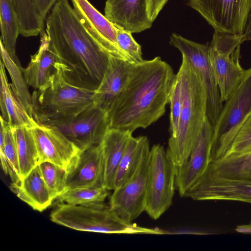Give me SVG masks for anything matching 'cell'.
Segmentation results:
<instances>
[{
	"label": "cell",
	"mask_w": 251,
	"mask_h": 251,
	"mask_svg": "<svg viewBox=\"0 0 251 251\" xmlns=\"http://www.w3.org/2000/svg\"><path fill=\"white\" fill-rule=\"evenodd\" d=\"M176 75L159 56L134 65L126 86L107 112L109 128H145L165 112Z\"/></svg>",
	"instance_id": "cell-2"
},
{
	"label": "cell",
	"mask_w": 251,
	"mask_h": 251,
	"mask_svg": "<svg viewBox=\"0 0 251 251\" xmlns=\"http://www.w3.org/2000/svg\"><path fill=\"white\" fill-rule=\"evenodd\" d=\"M1 60L8 70L12 84L18 97L25 105L28 113L31 115V95L29 94L26 87V83L23 76V68L19 67L11 58L0 41Z\"/></svg>",
	"instance_id": "cell-31"
},
{
	"label": "cell",
	"mask_w": 251,
	"mask_h": 251,
	"mask_svg": "<svg viewBox=\"0 0 251 251\" xmlns=\"http://www.w3.org/2000/svg\"><path fill=\"white\" fill-rule=\"evenodd\" d=\"M170 44L187 58L198 74L205 92L207 118L214 127L224 105L209 60L208 44L198 43L173 33L170 37Z\"/></svg>",
	"instance_id": "cell-9"
},
{
	"label": "cell",
	"mask_w": 251,
	"mask_h": 251,
	"mask_svg": "<svg viewBox=\"0 0 251 251\" xmlns=\"http://www.w3.org/2000/svg\"><path fill=\"white\" fill-rule=\"evenodd\" d=\"M206 173L229 178H251V152L213 159Z\"/></svg>",
	"instance_id": "cell-27"
},
{
	"label": "cell",
	"mask_w": 251,
	"mask_h": 251,
	"mask_svg": "<svg viewBox=\"0 0 251 251\" xmlns=\"http://www.w3.org/2000/svg\"><path fill=\"white\" fill-rule=\"evenodd\" d=\"M40 45L37 51L31 56L28 66L23 70L27 85L42 90L49 86L58 70L56 55L46 30L40 34Z\"/></svg>",
	"instance_id": "cell-18"
},
{
	"label": "cell",
	"mask_w": 251,
	"mask_h": 251,
	"mask_svg": "<svg viewBox=\"0 0 251 251\" xmlns=\"http://www.w3.org/2000/svg\"><path fill=\"white\" fill-rule=\"evenodd\" d=\"M20 24V34L36 36L44 30V20L38 14L31 0H11Z\"/></svg>",
	"instance_id": "cell-28"
},
{
	"label": "cell",
	"mask_w": 251,
	"mask_h": 251,
	"mask_svg": "<svg viewBox=\"0 0 251 251\" xmlns=\"http://www.w3.org/2000/svg\"><path fill=\"white\" fill-rule=\"evenodd\" d=\"M176 167L160 144L150 150L145 210L153 220L171 205L176 187Z\"/></svg>",
	"instance_id": "cell-7"
},
{
	"label": "cell",
	"mask_w": 251,
	"mask_h": 251,
	"mask_svg": "<svg viewBox=\"0 0 251 251\" xmlns=\"http://www.w3.org/2000/svg\"><path fill=\"white\" fill-rule=\"evenodd\" d=\"M20 185L30 201V206L42 212L54 201L40 172L38 165L20 181Z\"/></svg>",
	"instance_id": "cell-26"
},
{
	"label": "cell",
	"mask_w": 251,
	"mask_h": 251,
	"mask_svg": "<svg viewBox=\"0 0 251 251\" xmlns=\"http://www.w3.org/2000/svg\"><path fill=\"white\" fill-rule=\"evenodd\" d=\"M103 174L101 144L80 150L65 170L64 191L103 185Z\"/></svg>",
	"instance_id": "cell-15"
},
{
	"label": "cell",
	"mask_w": 251,
	"mask_h": 251,
	"mask_svg": "<svg viewBox=\"0 0 251 251\" xmlns=\"http://www.w3.org/2000/svg\"><path fill=\"white\" fill-rule=\"evenodd\" d=\"M182 57L176 75L181 83L182 106L176 135L169 138L166 150L176 167L183 166L188 160L207 118L206 97L202 82L187 58Z\"/></svg>",
	"instance_id": "cell-3"
},
{
	"label": "cell",
	"mask_w": 251,
	"mask_h": 251,
	"mask_svg": "<svg viewBox=\"0 0 251 251\" xmlns=\"http://www.w3.org/2000/svg\"><path fill=\"white\" fill-rule=\"evenodd\" d=\"M104 16L132 33H139L150 28L146 0H107Z\"/></svg>",
	"instance_id": "cell-20"
},
{
	"label": "cell",
	"mask_w": 251,
	"mask_h": 251,
	"mask_svg": "<svg viewBox=\"0 0 251 251\" xmlns=\"http://www.w3.org/2000/svg\"><path fill=\"white\" fill-rule=\"evenodd\" d=\"M150 149L145 153L132 176L115 189L109 206L122 219L132 222L145 210Z\"/></svg>",
	"instance_id": "cell-12"
},
{
	"label": "cell",
	"mask_w": 251,
	"mask_h": 251,
	"mask_svg": "<svg viewBox=\"0 0 251 251\" xmlns=\"http://www.w3.org/2000/svg\"><path fill=\"white\" fill-rule=\"evenodd\" d=\"M31 129L37 149L39 164L48 161L65 171L80 151L79 148L53 126L38 124Z\"/></svg>",
	"instance_id": "cell-16"
},
{
	"label": "cell",
	"mask_w": 251,
	"mask_h": 251,
	"mask_svg": "<svg viewBox=\"0 0 251 251\" xmlns=\"http://www.w3.org/2000/svg\"><path fill=\"white\" fill-rule=\"evenodd\" d=\"M4 123L5 136L3 140L0 141L1 164L5 174L10 176L12 182H15L20 178L16 143L12 126L5 121Z\"/></svg>",
	"instance_id": "cell-29"
},
{
	"label": "cell",
	"mask_w": 251,
	"mask_h": 251,
	"mask_svg": "<svg viewBox=\"0 0 251 251\" xmlns=\"http://www.w3.org/2000/svg\"><path fill=\"white\" fill-rule=\"evenodd\" d=\"M169 0H146L147 12L150 21L153 23Z\"/></svg>",
	"instance_id": "cell-36"
},
{
	"label": "cell",
	"mask_w": 251,
	"mask_h": 251,
	"mask_svg": "<svg viewBox=\"0 0 251 251\" xmlns=\"http://www.w3.org/2000/svg\"><path fill=\"white\" fill-rule=\"evenodd\" d=\"M134 65L110 56L103 78L95 91L94 104L107 112L128 82Z\"/></svg>",
	"instance_id": "cell-19"
},
{
	"label": "cell",
	"mask_w": 251,
	"mask_h": 251,
	"mask_svg": "<svg viewBox=\"0 0 251 251\" xmlns=\"http://www.w3.org/2000/svg\"><path fill=\"white\" fill-rule=\"evenodd\" d=\"M80 150L101 144L109 129L107 112L93 104L76 116L51 125Z\"/></svg>",
	"instance_id": "cell-11"
},
{
	"label": "cell",
	"mask_w": 251,
	"mask_h": 251,
	"mask_svg": "<svg viewBox=\"0 0 251 251\" xmlns=\"http://www.w3.org/2000/svg\"><path fill=\"white\" fill-rule=\"evenodd\" d=\"M237 232L244 234H251V223L246 224L237 226L235 229Z\"/></svg>",
	"instance_id": "cell-39"
},
{
	"label": "cell",
	"mask_w": 251,
	"mask_h": 251,
	"mask_svg": "<svg viewBox=\"0 0 251 251\" xmlns=\"http://www.w3.org/2000/svg\"><path fill=\"white\" fill-rule=\"evenodd\" d=\"M0 41L13 61L22 68L16 53L17 40L20 34V24L11 0H0Z\"/></svg>",
	"instance_id": "cell-24"
},
{
	"label": "cell",
	"mask_w": 251,
	"mask_h": 251,
	"mask_svg": "<svg viewBox=\"0 0 251 251\" xmlns=\"http://www.w3.org/2000/svg\"><path fill=\"white\" fill-rule=\"evenodd\" d=\"M214 30L243 34L251 10V0H186Z\"/></svg>",
	"instance_id": "cell-10"
},
{
	"label": "cell",
	"mask_w": 251,
	"mask_h": 251,
	"mask_svg": "<svg viewBox=\"0 0 251 251\" xmlns=\"http://www.w3.org/2000/svg\"><path fill=\"white\" fill-rule=\"evenodd\" d=\"M114 24L118 44L132 64H139L144 60L141 46L135 40L132 33L120 25Z\"/></svg>",
	"instance_id": "cell-34"
},
{
	"label": "cell",
	"mask_w": 251,
	"mask_h": 251,
	"mask_svg": "<svg viewBox=\"0 0 251 251\" xmlns=\"http://www.w3.org/2000/svg\"><path fill=\"white\" fill-rule=\"evenodd\" d=\"M170 137H176L178 130L180 115L183 103V94L181 83L178 76L176 78L170 98Z\"/></svg>",
	"instance_id": "cell-35"
},
{
	"label": "cell",
	"mask_w": 251,
	"mask_h": 251,
	"mask_svg": "<svg viewBox=\"0 0 251 251\" xmlns=\"http://www.w3.org/2000/svg\"><path fill=\"white\" fill-rule=\"evenodd\" d=\"M214 127L207 118L193 147L188 160L176 167V187L181 197L207 172L213 159L212 140Z\"/></svg>",
	"instance_id": "cell-13"
},
{
	"label": "cell",
	"mask_w": 251,
	"mask_h": 251,
	"mask_svg": "<svg viewBox=\"0 0 251 251\" xmlns=\"http://www.w3.org/2000/svg\"><path fill=\"white\" fill-rule=\"evenodd\" d=\"M108 191L103 185L76 188L64 191L56 199L60 203L72 205L103 203Z\"/></svg>",
	"instance_id": "cell-30"
},
{
	"label": "cell",
	"mask_w": 251,
	"mask_h": 251,
	"mask_svg": "<svg viewBox=\"0 0 251 251\" xmlns=\"http://www.w3.org/2000/svg\"><path fill=\"white\" fill-rule=\"evenodd\" d=\"M243 34L245 41H251V10L247 20Z\"/></svg>",
	"instance_id": "cell-38"
},
{
	"label": "cell",
	"mask_w": 251,
	"mask_h": 251,
	"mask_svg": "<svg viewBox=\"0 0 251 251\" xmlns=\"http://www.w3.org/2000/svg\"><path fill=\"white\" fill-rule=\"evenodd\" d=\"M46 31L65 79L95 91L111 55L88 31L68 0H60L52 7L46 19Z\"/></svg>",
	"instance_id": "cell-1"
},
{
	"label": "cell",
	"mask_w": 251,
	"mask_h": 251,
	"mask_svg": "<svg viewBox=\"0 0 251 251\" xmlns=\"http://www.w3.org/2000/svg\"><path fill=\"white\" fill-rule=\"evenodd\" d=\"M132 133L128 130L109 128L101 143L103 157V186L114 189L116 173Z\"/></svg>",
	"instance_id": "cell-22"
},
{
	"label": "cell",
	"mask_w": 251,
	"mask_h": 251,
	"mask_svg": "<svg viewBox=\"0 0 251 251\" xmlns=\"http://www.w3.org/2000/svg\"><path fill=\"white\" fill-rule=\"evenodd\" d=\"M17 149L21 180L39 164L35 142L30 128L12 127Z\"/></svg>",
	"instance_id": "cell-25"
},
{
	"label": "cell",
	"mask_w": 251,
	"mask_h": 251,
	"mask_svg": "<svg viewBox=\"0 0 251 251\" xmlns=\"http://www.w3.org/2000/svg\"><path fill=\"white\" fill-rule=\"evenodd\" d=\"M38 14L46 20L48 13L54 4L60 0H31Z\"/></svg>",
	"instance_id": "cell-37"
},
{
	"label": "cell",
	"mask_w": 251,
	"mask_h": 251,
	"mask_svg": "<svg viewBox=\"0 0 251 251\" xmlns=\"http://www.w3.org/2000/svg\"><path fill=\"white\" fill-rule=\"evenodd\" d=\"M52 222L75 230L105 233L164 234L125 221L104 203L87 205L58 204L50 215Z\"/></svg>",
	"instance_id": "cell-5"
},
{
	"label": "cell",
	"mask_w": 251,
	"mask_h": 251,
	"mask_svg": "<svg viewBox=\"0 0 251 251\" xmlns=\"http://www.w3.org/2000/svg\"><path fill=\"white\" fill-rule=\"evenodd\" d=\"M5 66L0 62V117L12 127L25 126L32 128L38 123L30 116L7 80Z\"/></svg>",
	"instance_id": "cell-21"
},
{
	"label": "cell",
	"mask_w": 251,
	"mask_h": 251,
	"mask_svg": "<svg viewBox=\"0 0 251 251\" xmlns=\"http://www.w3.org/2000/svg\"><path fill=\"white\" fill-rule=\"evenodd\" d=\"M73 8L88 31L111 55L130 63L117 42L114 24L88 0H72Z\"/></svg>",
	"instance_id": "cell-17"
},
{
	"label": "cell",
	"mask_w": 251,
	"mask_h": 251,
	"mask_svg": "<svg viewBox=\"0 0 251 251\" xmlns=\"http://www.w3.org/2000/svg\"><path fill=\"white\" fill-rule=\"evenodd\" d=\"M149 149L147 137L142 136L135 138L132 136L130 137L116 173L114 189L123 185L132 176L145 153Z\"/></svg>",
	"instance_id": "cell-23"
},
{
	"label": "cell",
	"mask_w": 251,
	"mask_h": 251,
	"mask_svg": "<svg viewBox=\"0 0 251 251\" xmlns=\"http://www.w3.org/2000/svg\"><path fill=\"white\" fill-rule=\"evenodd\" d=\"M95 90L68 82L58 69L50 85L31 95V115L39 124L51 125L72 118L94 103Z\"/></svg>",
	"instance_id": "cell-4"
},
{
	"label": "cell",
	"mask_w": 251,
	"mask_h": 251,
	"mask_svg": "<svg viewBox=\"0 0 251 251\" xmlns=\"http://www.w3.org/2000/svg\"><path fill=\"white\" fill-rule=\"evenodd\" d=\"M225 102L214 127L213 159L222 157L243 123L251 114V67L245 70L240 84Z\"/></svg>",
	"instance_id": "cell-8"
},
{
	"label": "cell",
	"mask_w": 251,
	"mask_h": 251,
	"mask_svg": "<svg viewBox=\"0 0 251 251\" xmlns=\"http://www.w3.org/2000/svg\"><path fill=\"white\" fill-rule=\"evenodd\" d=\"M184 197L196 201H227L251 204V178H229L206 173Z\"/></svg>",
	"instance_id": "cell-14"
},
{
	"label": "cell",
	"mask_w": 251,
	"mask_h": 251,
	"mask_svg": "<svg viewBox=\"0 0 251 251\" xmlns=\"http://www.w3.org/2000/svg\"><path fill=\"white\" fill-rule=\"evenodd\" d=\"M244 34L214 31L208 44V58L219 87L221 100L226 102L241 81L245 70L241 66L240 49Z\"/></svg>",
	"instance_id": "cell-6"
},
{
	"label": "cell",
	"mask_w": 251,
	"mask_h": 251,
	"mask_svg": "<svg viewBox=\"0 0 251 251\" xmlns=\"http://www.w3.org/2000/svg\"><path fill=\"white\" fill-rule=\"evenodd\" d=\"M250 152H251V114L244 122L221 158Z\"/></svg>",
	"instance_id": "cell-33"
},
{
	"label": "cell",
	"mask_w": 251,
	"mask_h": 251,
	"mask_svg": "<svg viewBox=\"0 0 251 251\" xmlns=\"http://www.w3.org/2000/svg\"><path fill=\"white\" fill-rule=\"evenodd\" d=\"M41 174L54 199L64 191L65 171L48 161L38 164Z\"/></svg>",
	"instance_id": "cell-32"
}]
</instances>
